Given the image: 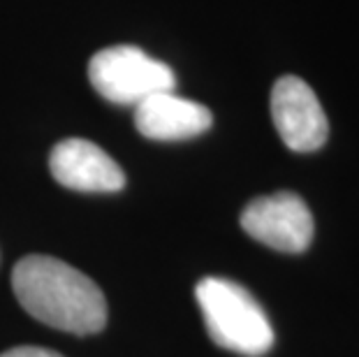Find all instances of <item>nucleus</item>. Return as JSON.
Masks as SVG:
<instances>
[{
    "instance_id": "nucleus-1",
    "label": "nucleus",
    "mask_w": 359,
    "mask_h": 357,
    "mask_svg": "<svg viewBox=\"0 0 359 357\" xmlns=\"http://www.w3.org/2000/svg\"><path fill=\"white\" fill-rule=\"evenodd\" d=\"M12 290L35 321L70 334L107 325V302L95 281L51 255H26L12 269Z\"/></svg>"
},
{
    "instance_id": "nucleus-2",
    "label": "nucleus",
    "mask_w": 359,
    "mask_h": 357,
    "mask_svg": "<svg viewBox=\"0 0 359 357\" xmlns=\"http://www.w3.org/2000/svg\"><path fill=\"white\" fill-rule=\"evenodd\" d=\"M195 297L213 344L246 357L271 351L276 337L269 318L243 285L230 278L206 276L197 283Z\"/></svg>"
},
{
    "instance_id": "nucleus-3",
    "label": "nucleus",
    "mask_w": 359,
    "mask_h": 357,
    "mask_svg": "<svg viewBox=\"0 0 359 357\" xmlns=\"http://www.w3.org/2000/svg\"><path fill=\"white\" fill-rule=\"evenodd\" d=\"M88 79L97 93L114 105H140L151 95L177 86L170 65L151 58L133 44L107 47L90 56Z\"/></svg>"
},
{
    "instance_id": "nucleus-4",
    "label": "nucleus",
    "mask_w": 359,
    "mask_h": 357,
    "mask_svg": "<svg viewBox=\"0 0 359 357\" xmlns=\"http://www.w3.org/2000/svg\"><path fill=\"white\" fill-rule=\"evenodd\" d=\"M243 232L280 253H302L313 241V214L297 193L280 191L255 197L241 214Z\"/></svg>"
},
{
    "instance_id": "nucleus-5",
    "label": "nucleus",
    "mask_w": 359,
    "mask_h": 357,
    "mask_svg": "<svg viewBox=\"0 0 359 357\" xmlns=\"http://www.w3.org/2000/svg\"><path fill=\"white\" fill-rule=\"evenodd\" d=\"M271 119L283 144L297 154L323 149L330 137V121L318 95L306 81L294 74H285L273 83Z\"/></svg>"
},
{
    "instance_id": "nucleus-6",
    "label": "nucleus",
    "mask_w": 359,
    "mask_h": 357,
    "mask_svg": "<svg viewBox=\"0 0 359 357\" xmlns=\"http://www.w3.org/2000/svg\"><path fill=\"white\" fill-rule=\"evenodd\" d=\"M51 177L81 193H116L126 186L121 165L97 144L79 137L58 142L49 156Z\"/></svg>"
},
{
    "instance_id": "nucleus-7",
    "label": "nucleus",
    "mask_w": 359,
    "mask_h": 357,
    "mask_svg": "<svg viewBox=\"0 0 359 357\" xmlns=\"http://www.w3.org/2000/svg\"><path fill=\"white\" fill-rule=\"evenodd\" d=\"M213 123L211 109L200 102L163 90L135 105V126L147 140L181 142L206 133Z\"/></svg>"
},
{
    "instance_id": "nucleus-8",
    "label": "nucleus",
    "mask_w": 359,
    "mask_h": 357,
    "mask_svg": "<svg viewBox=\"0 0 359 357\" xmlns=\"http://www.w3.org/2000/svg\"><path fill=\"white\" fill-rule=\"evenodd\" d=\"M0 357H63L56 351H49V348H40V346H19V348H10V351L0 353Z\"/></svg>"
}]
</instances>
